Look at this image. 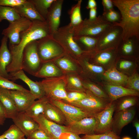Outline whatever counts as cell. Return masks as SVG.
Returning a JSON list of instances; mask_svg holds the SVG:
<instances>
[{
  "mask_svg": "<svg viewBox=\"0 0 139 139\" xmlns=\"http://www.w3.org/2000/svg\"><path fill=\"white\" fill-rule=\"evenodd\" d=\"M50 36L48 25L46 21H36L32 22L30 27L22 33L19 44L16 45H9L12 60L6 70L10 74L22 70L23 53L24 49L31 42Z\"/></svg>",
  "mask_w": 139,
  "mask_h": 139,
  "instance_id": "6da1fadb",
  "label": "cell"
},
{
  "mask_svg": "<svg viewBox=\"0 0 139 139\" xmlns=\"http://www.w3.org/2000/svg\"><path fill=\"white\" fill-rule=\"evenodd\" d=\"M112 1L120 12V21L114 25L122 28V41L133 37L139 39V0Z\"/></svg>",
  "mask_w": 139,
  "mask_h": 139,
  "instance_id": "7a4b0ae2",
  "label": "cell"
},
{
  "mask_svg": "<svg viewBox=\"0 0 139 139\" xmlns=\"http://www.w3.org/2000/svg\"><path fill=\"white\" fill-rule=\"evenodd\" d=\"M74 36L73 28L69 24L59 28L51 37L62 47L65 55L77 65L89 52L82 50L74 40Z\"/></svg>",
  "mask_w": 139,
  "mask_h": 139,
  "instance_id": "3957f363",
  "label": "cell"
},
{
  "mask_svg": "<svg viewBox=\"0 0 139 139\" xmlns=\"http://www.w3.org/2000/svg\"><path fill=\"white\" fill-rule=\"evenodd\" d=\"M114 25L102 15L99 16L93 20L85 18L79 25L73 28L74 36H86L98 38Z\"/></svg>",
  "mask_w": 139,
  "mask_h": 139,
  "instance_id": "277c9868",
  "label": "cell"
},
{
  "mask_svg": "<svg viewBox=\"0 0 139 139\" xmlns=\"http://www.w3.org/2000/svg\"><path fill=\"white\" fill-rule=\"evenodd\" d=\"M40 82L45 96L49 99L67 102L66 80L64 75L44 79Z\"/></svg>",
  "mask_w": 139,
  "mask_h": 139,
  "instance_id": "5b68a950",
  "label": "cell"
},
{
  "mask_svg": "<svg viewBox=\"0 0 139 139\" xmlns=\"http://www.w3.org/2000/svg\"><path fill=\"white\" fill-rule=\"evenodd\" d=\"M85 92L86 95L83 99L68 103L94 116L102 111L111 102L109 99L95 96L89 90H86Z\"/></svg>",
  "mask_w": 139,
  "mask_h": 139,
  "instance_id": "8992f818",
  "label": "cell"
},
{
  "mask_svg": "<svg viewBox=\"0 0 139 139\" xmlns=\"http://www.w3.org/2000/svg\"><path fill=\"white\" fill-rule=\"evenodd\" d=\"M37 49L42 63L65 55L62 47L51 36L37 40Z\"/></svg>",
  "mask_w": 139,
  "mask_h": 139,
  "instance_id": "52a82bcc",
  "label": "cell"
},
{
  "mask_svg": "<svg viewBox=\"0 0 139 139\" xmlns=\"http://www.w3.org/2000/svg\"><path fill=\"white\" fill-rule=\"evenodd\" d=\"M42 63L37 49V40L32 41L25 48L23 53L22 70L35 76Z\"/></svg>",
  "mask_w": 139,
  "mask_h": 139,
  "instance_id": "ba28073f",
  "label": "cell"
},
{
  "mask_svg": "<svg viewBox=\"0 0 139 139\" xmlns=\"http://www.w3.org/2000/svg\"><path fill=\"white\" fill-rule=\"evenodd\" d=\"M122 33L120 27L114 25L98 38L96 51L117 48L122 41Z\"/></svg>",
  "mask_w": 139,
  "mask_h": 139,
  "instance_id": "9c48e42d",
  "label": "cell"
},
{
  "mask_svg": "<svg viewBox=\"0 0 139 139\" xmlns=\"http://www.w3.org/2000/svg\"><path fill=\"white\" fill-rule=\"evenodd\" d=\"M32 22L25 18L21 17L10 23L8 27L3 30L2 34L9 39V45H17L20 41L21 33L29 29Z\"/></svg>",
  "mask_w": 139,
  "mask_h": 139,
  "instance_id": "30bf717a",
  "label": "cell"
},
{
  "mask_svg": "<svg viewBox=\"0 0 139 139\" xmlns=\"http://www.w3.org/2000/svg\"><path fill=\"white\" fill-rule=\"evenodd\" d=\"M49 99L50 102L58 107L62 111L65 118L67 126L84 118L94 116L67 102Z\"/></svg>",
  "mask_w": 139,
  "mask_h": 139,
  "instance_id": "8fae6325",
  "label": "cell"
},
{
  "mask_svg": "<svg viewBox=\"0 0 139 139\" xmlns=\"http://www.w3.org/2000/svg\"><path fill=\"white\" fill-rule=\"evenodd\" d=\"M111 102L102 111L94 115L96 121L95 134L112 131L113 114L115 105Z\"/></svg>",
  "mask_w": 139,
  "mask_h": 139,
  "instance_id": "7c38bea8",
  "label": "cell"
},
{
  "mask_svg": "<svg viewBox=\"0 0 139 139\" xmlns=\"http://www.w3.org/2000/svg\"><path fill=\"white\" fill-rule=\"evenodd\" d=\"M33 119L39 124V128L52 139H59L63 134L69 131L67 126L60 125L50 121L42 114Z\"/></svg>",
  "mask_w": 139,
  "mask_h": 139,
  "instance_id": "4fadbf2b",
  "label": "cell"
},
{
  "mask_svg": "<svg viewBox=\"0 0 139 139\" xmlns=\"http://www.w3.org/2000/svg\"><path fill=\"white\" fill-rule=\"evenodd\" d=\"M18 112H25L37 98L30 91L10 90Z\"/></svg>",
  "mask_w": 139,
  "mask_h": 139,
  "instance_id": "5bb4252c",
  "label": "cell"
},
{
  "mask_svg": "<svg viewBox=\"0 0 139 139\" xmlns=\"http://www.w3.org/2000/svg\"><path fill=\"white\" fill-rule=\"evenodd\" d=\"M96 125L94 116L84 118L67 126L70 131L79 135H90L95 134Z\"/></svg>",
  "mask_w": 139,
  "mask_h": 139,
  "instance_id": "9a60e30c",
  "label": "cell"
},
{
  "mask_svg": "<svg viewBox=\"0 0 139 139\" xmlns=\"http://www.w3.org/2000/svg\"><path fill=\"white\" fill-rule=\"evenodd\" d=\"M63 0H54L49 8L46 19L51 36L59 28Z\"/></svg>",
  "mask_w": 139,
  "mask_h": 139,
  "instance_id": "2e32d148",
  "label": "cell"
},
{
  "mask_svg": "<svg viewBox=\"0 0 139 139\" xmlns=\"http://www.w3.org/2000/svg\"><path fill=\"white\" fill-rule=\"evenodd\" d=\"M133 107L116 112L113 118L112 131L117 135L119 134L123 128L134 118L136 110Z\"/></svg>",
  "mask_w": 139,
  "mask_h": 139,
  "instance_id": "e0dca14e",
  "label": "cell"
},
{
  "mask_svg": "<svg viewBox=\"0 0 139 139\" xmlns=\"http://www.w3.org/2000/svg\"><path fill=\"white\" fill-rule=\"evenodd\" d=\"M12 119L14 124L27 137L39 128L38 123L25 112H18Z\"/></svg>",
  "mask_w": 139,
  "mask_h": 139,
  "instance_id": "ac0fdd59",
  "label": "cell"
},
{
  "mask_svg": "<svg viewBox=\"0 0 139 139\" xmlns=\"http://www.w3.org/2000/svg\"><path fill=\"white\" fill-rule=\"evenodd\" d=\"M13 81L20 79L26 84L30 88V93L37 99H39L45 96L43 88L40 81H34L29 78L22 70L9 74Z\"/></svg>",
  "mask_w": 139,
  "mask_h": 139,
  "instance_id": "d6986e66",
  "label": "cell"
},
{
  "mask_svg": "<svg viewBox=\"0 0 139 139\" xmlns=\"http://www.w3.org/2000/svg\"><path fill=\"white\" fill-rule=\"evenodd\" d=\"M8 38L4 36L1 41L0 47V76L11 80V77L6 71V67L12 59L11 54L7 46Z\"/></svg>",
  "mask_w": 139,
  "mask_h": 139,
  "instance_id": "ffe728a7",
  "label": "cell"
},
{
  "mask_svg": "<svg viewBox=\"0 0 139 139\" xmlns=\"http://www.w3.org/2000/svg\"><path fill=\"white\" fill-rule=\"evenodd\" d=\"M14 8L21 17L32 22L36 21H46L37 11L30 0H26L23 4Z\"/></svg>",
  "mask_w": 139,
  "mask_h": 139,
  "instance_id": "44dd1931",
  "label": "cell"
},
{
  "mask_svg": "<svg viewBox=\"0 0 139 139\" xmlns=\"http://www.w3.org/2000/svg\"><path fill=\"white\" fill-rule=\"evenodd\" d=\"M105 89L111 102L121 98L128 96H138V91L120 85L107 84Z\"/></svg>",
  "mask_w": 139,
  "mask_h": 139,
  "instance_id": "7402d4cb",
  "label": "cell"
},
{
  "mask_svg": "<svg viewBox=\"0 0 139 139\" xmlns=\"http://www.w3.org/2000/svg\"><path fill=\"white\" fill-rule=\"evenodd\" d=\"M0 101L4 109L6 118L12 119L18 113L10 90L0 88Z\"/></svg>",
  "mask_w": 139,
  "mask_h": 139,
  "instance_id": "603a6c76",
  "label": "cell"
},
{
  "mask_svg": "<svg viewBox=\"0 0 139 139\" xmlns=\"http://www.w3.org/2000/svg\"><path fill=\"white\" fill-rule=\"evenodd\" d=\"M42 114L50 121L60 125L67 126L65 118L62 111L50 101L46 104Z\"/></svg>",
  "mask_w": 139,
  "mask_h": 139,
  "instance_id": "cb8c5ba5",
  "label": "cell"
},
{
  "mask_svg": "<svg viewBox=\"0 0 139 139\" xmlns=\"http://www.w3.org/2000/svg\"><path fill=\"white\" fill-rule=\"evenodd\" d=\"M62 71L52 61L42 63L35 76L44 79L58 77L63 76Z\"/></svg>",
  "mask_w": 139,
  "mask_h": 139,
  "instance_id": "d4e9b609",
  "label": "cell"
},
{
  "mask_svg": "<svg viewBox=\"0 0 139 139\" xmlns=\"http://www.w3.org/2000/svg\"><path fill=\"white\" fill-rule=\"evenodd\" d=\"M62 71L64 74L65 73L81 72L79 66L65 55L52 60Z\"/></svg>",
  "mask_w": 139,
  "mask_h": 139,
  "instance_id": "484cf974",
  "label": "cell"
},
{
  "mask_svg": "<svg viewBox=\"0 0 139 139\" xmlns=\"http://www.w3.org/2000/svg\"><path fill=\"white\" fill-rule=\"evenodd\" d=\"M117 49L93 51L90 53L89 59L93 60L94 62L101 64H106L116 57L118 52Z\"/></svg>",
  "mask_w": 139,
  "mask_h": 139,
  "instance_id": "4316f807",
  "label": "cell"
},
{
  "mask_svg": "<svg viewBox=\"0 0 139 139\" xmlns=\"http://www.w3.org/2000/svg\"><path fill=\"white\" fill-rule=\"evenodd\" d=\"M66 80L67 91H76L85 92L86 89L82 82V79L79 73H71L64 74Z\"/></svg>",
  "mask_w": 139,
  "mask_h": 139,
  "instance_id": "83f0119b",
  "label": "cell"
},
{
  "mask_svg": "<svg viewBox=\"0 0 139 139\" xmlns=\"http://www.w3.org/2000/svg\"><path fill=\"white\" fill-rule=\"evenodd\" d=\"M106 79L114 85L123 86L126 85L128 77L118 71L115 68H112L103 74Z\"/></svg>",
  "mask_w": 139,
  "mask_h": 139,
  "instance_id": "f1b7e54d",
  "label": "cell"
},
{
  "mask_svg": "<svg viewBox=\"0 0 139 139\" xmlns=\"http://www.w3.org/2000/svg\"><path fill=\"white\" fill-rule=\"evenodd\" d=\"M139 41V39L135 37H131L124 41H122L119 45L120 46V51L121 55H133L137 50Z\"/></svg>",
  "mask_w": 139,
  "mask_h": 139,
  "instance_id": "f546056e",
  "label": "cell"
},
{
  "mask_svg": "<svg viewBox=\"0 0 139 139\" xmlns=\"http://www.w3.org/2000/svg\"><path fill=\"white\" fill-rule=\"evenodd\" d=\"M49 102L46 96L35 101L25 112L29 116L34 118L42 114L46 104Z\"/></svg>",
  "mask_w": 139,
  "mask_h": 139,
  "instance_id": "4dcf8cb0",
  "label": "cell"
},
{
  "mask_svg": "<svg viewBox=\"0 0 139 139\" xmlns=\"http://www.w3.org/2000/svg\"><path fill=\"white\" fill-rule=\"evenodd\" d=\"M89 59V57L85 58L78 63V65L84 73L87 75H93L101 74L104 72V69L102 66L91 63Z\"/></svg>",
  "mask_w": 139,
  "mask_h": 139,
  "instance_id": "1f68e13d",
  "label": "cell"
},
{
  "mask_svg": "<svg viewBox=\"0 0 139 139\" xmlns=\"http://www.w3.org/2000/svg\"><path fill=\"white\" fill-rule=\"evenodd\" d=\"M74 39L80 48L82 46L85 51L92 52L96 50L98 38L88 36L74 37Z\"/></svg>",
  "mask_w": 139,
  "mask_h": 139,
  "instance_id": "d6a6232c",
  "label": "cell"
},
{
  "mask_svg": "<svg viewBox=\"0 0 139 139\" xmlns=\"http://www.w3.org/2000/svg\"><path fill=\"white\" fill-rule=\"evenodd\" d=\"M82 0H78L77 3L73 5L68 11L70 22L69 23L73 28L79 25L82 22L81 13Z\"/></svg>",
  "mask_w": 139,
  "mask_h": 139,
  "instance_id": "836d02e7",
  "label": "cell"
},
{
  "mask_svg": "<svg viewBox=\"0 0 139 139\" xmlns=\"http://www.w3.org/2000/svg\"><path fill=\"white\" fill-rule=\"evenodd\" d=\"M21 17L14 8L0 6V22L5 20L10 23Z\"/></svg>",
  "mask_w": 139,
  "mask_h": 139,
  "instance_id": "e575fe53",
  "label": "cell"
},
{
  "mask_svg": "<svg viewBox=\"0 0 139 139\" xmlns=\"http://www.w3.org/2000/svg\"><path fill=\"white\" fill-rule=\"evenodd\" d=\"M39 14L45 20L49 8L54 0H30Z\"/></svg>",
  "mask_w": 139,
  "mask_h": 139,
  "instance_id": "d590c367",
  "label": "cell"
},
{
  "mask_svg": "<svg viewBox=\"0 0 139 139\" xmlns=\"http://www.w3.org/2000/svg\"><path fill=\"white\" fill-rule=\"evenodd\" d=\"M82 82L84 88L90 91L95 96L100 98L109 99L107 93L95 84L82 79Z\"/></svg>",
  "mask_w": 139,
  "mask_h": 139,
  "instance_id": "8d00e7d4",
  "label": "cell"
},
{
  "mask_svg": "<svg viewBox=\"0 0 139 139\" xmlns=\"http://www.w3.org/2000/svg\"><path fill=\"white\" fill-rule=\"evenodd\" d=\"M25 135L22 131L15 124L11 125L0 137L6 139H23Z\"/></svg>",
  "mask_w": 139,
  "mask_h": 139,
  "instance_id": "74e56055",
  "label": "cell"
},
{
  "mask_svg": "<svg viewBox=\"0 0 139 139\" xmlns=\"http://www.w3.org/2000/svg\"><path fill=\"white\" fill-rule=\"evenodd\" d=\"M121 99L115 105L116 112L127 109L133 107L136 104L137 100L135 96H128Z\"/></svg>",
  "mask_w": 139,
  "mask_h": 139,
  "instance_id": "f35d334b",
  "label": "cell"
},
{
  "mask_svg": "<svg viewBox=\"0 0 139 139\" xmlns=\"http://www.w3.org/2000/svg\"><path fill=\"white\" fill-rule=\"evenodd\" d=\"M0 88L9 90H27L22 85L1 76H0Z\"/></svg>",
  "mask_w": 139,
  "mask_h": 139,
  "instance_id": "ab89813d",
  "label": "cell"
},
{
  "mask_svg": "<svg viewBox=\"0 0 139 139\" xmlns=\"http://www.w3.org/2000/svg\"><path fill=\"white\" fill-rule=\"evenodd\" d=\"M83 139H121L120 137L112 131L100 134L84 135Z\"/></svg>",
  "mask_w": 139,
  "mask_h": 139,
  "instance_id": "60d3db41",
  "label": "cell"
},
{
  "mask_svg": "<svg viewBox=\"0 0 139 139\" xmlns=\"http://www.w3.org/2000/svg\"><path fill=\"white\" fill-rule=\"evenodd\" d=\"M102 15L107 21L114 25L119 23L121 20L120 14L114 9L103 12Z\"/></svg>",
  "mask_w": 139,
  "mask_h": 139,
  "instance_id": "b9f144b4",
  "label": "cell"
},
{
  "mask_svg": "<svg viewBox=\"0 0 139 139\" xmlns=\"http://www.w3.org/2000/svg\"><path fill=\"white\" fill-rule=\"evenodd\" d=\"M126 85V88L139 91V76L138 74L134 73L128 77Z\"/></svg>",
  "mask_w": 139,
  "mask_h": 139,
  "instance_id": "7bdbcfd3",
  "label": "cell"
},
{
  "mask_svg": "<svg viewBox=\"0 0 139 139\" xmlns=\"http://www.w3.org/2000/svg\"><path fill=\"white\" fill-rule=\"evenodd\" d=\"M67 91V103L81 100L84 98L86 95L85 92L76 91Z\"/></svg>",
  "mask_w": 139,
  "mask_h": 139,
  "instance_id": "ee69618b",
  "label": "cell"
},
{
  "mask_svg": "<svg viewBox=\"0 0 139 139\" xmlns=\"http://www.w3.org/2000/svg\"><path fill=\"white\" fill-rule=\"evenodd\" d=\"M27 139H52L40 128L36 130L27 137Z\"/></svg>",
  "mask_w": 139,
  "mask_h": 139,
  "instance_id": "f6af8a7d",
  "label": "cell"
},
{
  "mask_svg": "<svg viewBox=\"0 0 139 139\" xmlns=\"http://www.w3.org/2000/svg\"><path fill=\"white\" fill-rule=\"evenodd\" d=\"M26 0H0V6L14 8L25 2Z\"/></svg>",
  "mask_w": 139,
  "mask_h": 139,
  "instance_id": "bcb514c9",
  "label": "cell"
},
{
  "mask_svg": "<svg viewBox=\"0 0 139 139\" xmlns=\"http://www.w3.org/2000/svg\"><path fill=\"white\" fill-rule=\"evenodd\" d=\"M59 139H83L80 137L79 135L70 132H66L63 134L60 137Z\"/></svg>",
  "mask_w": 139,
  "mask_h": 139,
  "instance_id": "7dc6e473",
  "label": "cell"
},
{
  "mask_svg": "<svg viewBox=\"0 0 139 139\" xmlns=\"http://www.w3.org/2000/svg\"><path fill=\"white\" fill-rule=\"evenodd\" d=\"M102 4L103 7V12L114 9V5L112 0H102Z\"/></svg>",
  "mask_w": 139,
  "mask_h": 139,
  "instance_id": "c3c4849f",
  "label": "cell"
},
{
  "mask_svg": "<svg viewBox=\"0 0 139 139\" xmlns=\"http://www.w3.org/2000/svg\"><path fill=\"white\" fill-rule=\"evenodd\" d=\"M132 62L126 60H122L120 62L119 68L123 70H126L130 68L133 65Z\"/></svg>",
  "mask_w": 139,
  "mask_h": 139,
  "instance_id": "681fc988",
  "label": "cell"
},
{
  "mask_svg": "<svg viewBox=\"0 0 139 139\" xmlns=\"http://www.w3.org/2000/svg\"><path fill=\"white\" fill-rule=\"evenodd\" d=\"M6 118L4 109L0 101V125H3Z\"/></svg>",
  "mask_w": 139,
  "mask_h": 139,
  "instance_id": "f907efd6",
  "label": "cell"
},
{
  "mask_svg": "<svg viewBox=\"0 0 139 139\" xmlns=\"http://www.w3.org/2000/svg\"><path fill=\"white\" fill-rule=\"evenodd\" d=\"M97 7L90 9L89 11V18L88 19L89 20H93L97 18Z\"/></svg>",
  "mask_w": 139,
  "mask_h": 139,
  "instance_id": "816d5d0a",
  "label": "cell"
},
{
  "mask_svg": "<svg viewBox=\"0 0 139 139\" xmlns=\"http://www.w3.org/2000/svg\"><path fill=\"white\" fill-rule=\"evenodd\" d=\"M97 3L95 0H89L86 8L87 9H91L97 7Z\"/></svg>",
  "mask_w": 139,
  "mask_h": 139,
  "instance_id": "f5cc1de1",
  "label": "cell"
},
{
  "mask_svg": "<svg viewBox=\"0 0 139 139\" xmlns=\"http://www.w3.org/2000/svg\"><path fill=\"white\" fill-rule=\"evenodd\" d=\"M134 125L135 128L136 132V137L139 138V123L138 121H135L133 123Z\"/></svg>",
  "mask_w": 139,
  "mask_h": 139,
  "instance_id": "db71d44e",
  "label": "cell"
},
{
  "mask_svg": "<svg viewBox=\"0 0 139 139\" xmlns=\"http://www.w3.org/2000/svg\"><path fill=\"white\" fill-rule=\"evenodd\" d=\"M122 139H132L131 137L128 136H125L123 137Z\"/></svg>",
  "mask_w": 139,
  "mask_h": 139,
  "instance_id": "11a10c76",
  "label": "cell"
},
{
  "mask_svg": "<svg viewBox=\"0 0 139 139\" xmlns=\"http://www.w3.org/2000/svg\"><path fill=\"white\" fill-rule=\"evenodd\" d=\"M0 139H6L4 138L0 137Z\"/></svg>",
  "mask_w": 139,
  "mask_h": 139,
  "instance_id": "9f6ffc18",
  "label": "cell"
},
{
  "mask_svg": "<svg viewBox=\"0 0 139 139\" xmlns=\"http://www.w3.org/2000/svg\"><path fill=\"white\" fill-rule=\"evenodd\" d=\"M27 139V138H24V139Z\"/></svg>",
  "mask_w": 139,
  "mask_h": 139,
  "instance_id": "6f0895ef",
  "label": "cell"
}]
</instances>
